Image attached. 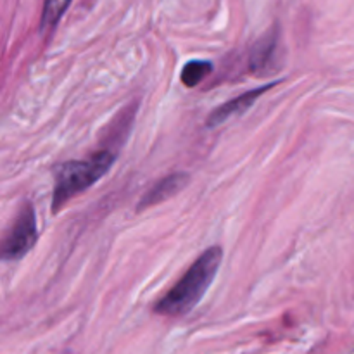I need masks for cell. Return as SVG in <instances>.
Instances as JSON below:
<instances>
[{"mask_svg": "<svg viewBox=\"0 0 354 354\" xmlns=\"http://www.w3.org/2000/svg\"><path fill=\"white\" fill-rule=\"evenodd\" d=\"M187 182H189V175H187V173H171V175L165 176V178L159 180V182L142 197L137 209H147V207H152L156 206V204L162 203V201L169 199V197H173L175 194H178L180 190L187 185Z\"/></svg>", "mask_w": 354, "mask_h": 354, "instance_id": "5", "label": "cell"}, {"mask_svg": "<svg viewBox=\"0 0 354 354\" xmlns=\"http://www.w3.org/2000/svg\"><path fill=\"white\" fill-rule=\"evenodd\" d=\"M213 71V64L209 61H201V59H196V61H190L183 66L182 69V83L189 88L192 86H197L204 78H206L209 73Z\"/></svg>", "mask_w": 354, "mask_h": 354, "instance_id": "7", "label": "cell"}, {"mask_svg": "<svg viewBox=\"0 0 354 354\" xmlns=\"http://www.w3.org/2000/svg\"><path fill=\"white\" fill-rule=\"evenodd\" d=\"M277 83L279 82H273V83H268V85L258 86V88L249 90V92L242 93V95H239V97H235V99L225 102L223 106H220L218 109H214L213 113H211V116L207 118V127H218V124L225 123V121L230 120V118L245 113V111H248L249 107H251L252 104H254L256 100L263 95V93L268 92V90H272Z\"/></svg>", "mask_w": 354, "mask_h": 354, "instance_id": "4", "label": "cell"}, {"mask_svg": "<svg viewBox=\"0 0 354 354\" xmlns=\"http://www.w3.org/2000/svg\"><path fill=\"white\" fill-rule=\"evenodd\" d=\"M116 161V154L100 151L82 161L64 162L55 171L54 194H52V213H57L68 201L88 190L99 182Z\"/></svg>", "mask_w": 354, "mask_h": 354, "instance_id": "2", "label": "cell"}, {"mask_svg": "<svg viewBox=\"0 0 354 354\" xmlns=\"http://www.w3.org/2000/svg\"><path fill=\"white\" fill-rule=\"evenodd\" d=\"M223 259V249L213 245L204 251L176 282V286L156 306V313L165 317H183L192 311L213 283Z\"/></svg>", "mask_w": 354, "mask_h": 354, "instance_id": "1", "label": "cell"}, {"mask_svg": "<svg viewBox=\"0 0 354 354\" xmlns=\"http://www.w3.org/2000/svg\"><path fill=\"white\" fill-rule=\"evenodd\" d=\"M38 241L37 214L30 203L24 204L17 213L16 221L10 228L9 235L3 241L2 258L3 261H19L33 249Z\"/></svg>", "mask_w": 354, "mask_h": 354, "instance_id": "3", "label": "cell"}, {"mask_svg": "<svg viewBox=\"0 0 354 354\" xmlns=\"http://www.w3.org/2000/svg\"><path fill=\"white\" fill-rule=\"evenodd\" d=\"M69 3H71V0H45L44 12H41V28L45 30V28L55 26Z\"/></svg>", "mask_w": 354, "mask_h": 354, "instance_id": "8", "label": "cell"}, {"mask_svg": "<svg viewBox=\"0 0 354 354\" xmlns=\"http://www.w3.org/2000/svg\"><path fill=\"white\" fill-rule=\"evenodd\" d=\"M277 47V37L275 35H268L266 38H263L258 45L254 47L251 54V69L252 71H263L266 66L272 61L273 54H275Z\"/></svg>", "mask_w": 354, "mask_h": 354, "instance_id": "6", "label": "cell"}]
</instances>
